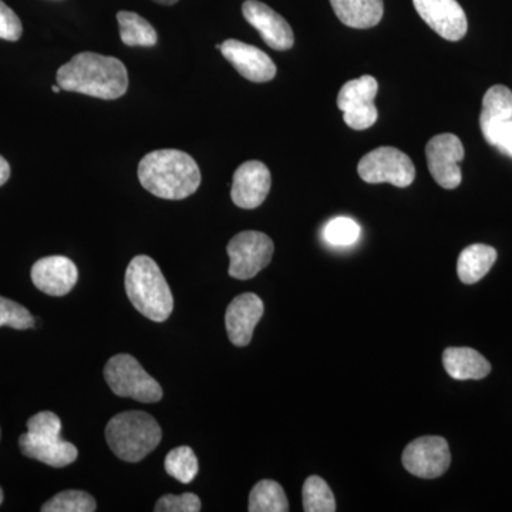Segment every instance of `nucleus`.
I'll list each match as a JSON object with an SVG mask.
<instances>
[{
    "mask_svg": "<svg viewBox=\"0 0 512 512\" xmlns=\"http://www.w3.org/2000/svg\"><path fill=\"white\" fill-rule=\"evenodd\" d=\"M96 500L89 493L67 490L56 494L42 507L43 512H93L96 511Z\"/></svg>",
    "mask_w": 512,
    "mask_h": 512,
    "instance_id": "a878e982",
    "label": "nucleus"
},
{
    "mask_svg": "<svg viewBox=\"0 0 512 512\" xmlns=\"http://www.w3.org/2000/svg\"><path fill=\"white\" fill-rule=\"evenodd\" d=\"M2 326L18 330L30 329L35 326V319L25 306L0 296V328Z\"/></svg>",
    "mask_w": 512,
    "mask_h": 512,
    "instance_id": "cd10ccee",
    "label": "nucleus"
},
{
    "mask_svg": "<svg viewBox=\"0 0 512 512\" xmlns=\"http://www.w3.org/2000/svg\"><path fill=\"white\" fill-rule=\"evenodd\" d=\"M272 178L261 161H247L239 165L232 181L231 198L242 210L261 207L271 191Z\"/></svg>",
    "mask_w": 512,
    "mask_h": 512,
    "instance_id": "f8f14e48",
    "label": "nucleus"
},
{
    "mask_svg": "<svg viewBox=\"0 0 512 512\" xmlns=\"http://www.w3.org/2000/svg\"><path fill=\"white\" fill-rule=\"evenodd\" d=\"M490 146L497 147L503 154L512 158V120L505 121L491 137Z\"/></svg>",
    "mask_w": 512,
    "mask_h": 512,
    "instance_id": "2f4dec72",
    "label": "nucleus"
},
{
    "mask_svg": "<svg viewBox=\"0 0 512 512\" xmlns=\"http://www.w3.org/2000/svg\"><path fill=\"white\" fill-rule=\"evenodd\" d=\"M248 511L288 512L289 503L284 488L276 481H259L249 494Z\"/></svg>",
    "mask_w": 512,
    "mask_h": 512,
    "instance_id": "5701e85b",
    "label": "nucleus"
},
{
    "mask_svg": "<svg viewBox=\"0 0 512 512\" xmlns=\"http://www.w3.org/2000/svg\"><path fill=\"white\" fill-rule=\"evenodd\" d=\"M357 173L367 184L389 183L406 188L416 178L413 161L394 147H379L370 151L357 165Z\"/></svg>",
    "mask_w": 512,
    "mask_h": 512,
    "instance_id": "0eeeda50",
    "label": "nucleus"
},
{
    "mask_svg": "<svg viewBox=\"0 0 512 512\" xmlns=\"http://www.w3.org/2000/svg\"><path fill=\"white\" fill-rule=\"evenodd\" d=\"M154 2L160 3V5L171 6L175 5V3L178 2V0H154Z\"/></svg>",
    "mask_w": 512,
    "mask_h": 512,
    "instance_id": "72a5a7b5",
    "label": "nucleus"
},
{
    "mask_svg": "<svg viewBox=\"0 0 512 512\" xmlns=\"http://www.w3.org/2000/svg\"><path fill=\"white\" fill-rule=\"evenodd\" d=\"M3 503V491L2 488H0V504Z\"/></svg>",
    "mask_w": 512,
    "mask_h": 512,
    "instance_id": "c9c22d12",
    "label": "nucleus"
},
{
    "mask_svg": "<svg viewBox=\"0 0 512 512\" xmlns=\"http://www.w3.org/2000/svg\"><path fill=\"white\" fill-rule=\"evenodd\" d=\"M138 180L158 198L185 200L200 188L201 171L184 151L156 150L140 161Z\"/></svg>",
    "mask_w": 512,
    "mask_h": 512,
    "instance_id": "f03ea898",
    "label": "nucleus"
},
{
    "mask_svg": "<svg viewBox=\"0 0 512 512\" xmlns=\"http://www.w3.org/2000/svg\"><path fill=\"white\" fill-rule=\"evenodd\" d=\"M427 165L431 177L444 190H454L463 180L460 163L464 158V147L454 134H440L431 138L426 146Z\"/></svg>",
    "mask_w": 512,
    "mask_h": 512,
    "instance_id": "9d476101",
    "label": "nucleus"
},
{
    "mask_svg": "<svg viewBox=\"0 0 512 512\" xmlns=\"http://www.w3.org/2000/svg\"><path fill=\"white\" fill-rule=\"evenodd\" d=\"M165 471L181 484H190L198 474V458L192 448L181 446L174 448L165 457Z\"/></svg>",
    "mask_w": 512,
    "mask_h": 512,
    "instance_id": "393cba45",
    "label": "nucleus"
},
{
    "mask_svg": "<svg viewBox=\"0 0 512 512\" xmlns=\"http://www.w3.org/2000/svg\"><path fill=\"white\" fill-rule=\"evenodd\" d=\"M104 379L117 396L131 397L141 403H157L163 399L160 383L148 375L136 357L124 353L111 357L104 367Z\"/></svg>",
    "mask_w": 512,
    "mask_h": 512,
    "instance_id": "39448f33",
    "label": "nucleus"
},
{
    "mask_svg": "<svg viewBox=\"0 0 512 512\" xmlns=\"http://www.w3.org/2000/svg\"><path fill=\"white\" fill-rule=\"evenodd\" d=\"M242 13L249 25L254 26L266 45L275 50H289L295 43V36L289 23L274 9L259 0H247Z\"/></svg>",
    "mask_w": 512,
    "mask_h": 512,
    "instance_id": "4468645a",
    "label": "nucleus"
},
{
    "mask_svg": "<svg viewBox=\"0 0 512 512\" xmlns=\"http://www.w3.org/2000/svg\"><path fill=\"white\" fill-rule=\"evenodd\" d=\"M28 431L37 437H60L62 421L52 412H40L30 417Z\"/></svg>",
    "mask_w": 512,
    "mask_h": 512,
    "instance_id": "c756f323",
    "label": "nucleus"
},
{
    "mask_svg": "<svg viewBox=\"0 0 512 512\" xmlns=\"http://www.w3.org/2000/svg\"><path fill=\"white\" fill-rule=\"evenodd\" d=\"M444 369L456 380H480L490 375L491 365L477 350L448 348L443 353Z\"/></svg>",
    "mask_w": 512,
    "mask_h": 512,
    "instance_id": "6ab92c4d",
    "label": "nucleus"
},
{
    "mask_svg": "<svg viewBox=\"0 0 512 512\" xmlns=\"http://www.w3.org/2000/svg\"><path fill=\"white\" fill-rule=\"evenodd\" d=\"M303 510L306 512H335V495L322 477L312 476L303 484Z\"/></svg>",
    "mask_w": 512,
    "mask_h": 512,
    "instance_id": "b1692460",
    "label": "nucleus"
},
{
    "mask_svg": "<svg viewBox=\"0 0 512 512\" xmlns=\"http://www.w3.org/2000/svg\"><path fill=\"white\" fill-rule=\"evenodd\" d=\"M154 511L157 512H198L201 511V500L198 495L185 493L181 495L167 494L157 501Z\"/></svg>",
    "mask_w": 512,
    "mask_h": 512,
    "instance_id": "c85d7f7f",
    "label": "nucleus"
},
{
    "mask_svg": "<svg viewBox=\"0 0 512 512\" xmlns=\"http://www.w3.org/2000/svg\"><path fill=\"white\" fill-rule=\"evenodd\" d=\"M414 8L437 35L458 42L467 35L466 12L457 0H413Z\"/></svg>",
    "mask_w": 512,
    "mask_h": 512,
    "instance_id": "9b49d317",
    "label": "nucleus"
},
{
    "mask_svg": "<svg viewBox=\"0 0 512 512\" xmlns=\"http://www.w3.org/2000/svg\"><path fill=\"white\" fill-rule=\"evenodd\" d=\"M117 20H119L121 42L124 45L131 47H151L157 45L158 35L156 29L146 19L137 15V13L123 10V12L117 13Z\"/></svg>",
    "mask_w": 512,
    "mask_h": 512,
    "instance_id": "4be33fe9",
    "label": "nucleus"
},
{
    "mask_svg": "<svg viewBox=\"0 0 512 512\" xmlns=\"http://www.w3.org/2000/svg\"><path fill=\"white\" fill-rule=\"evenodd\" d=\"M508 120H512V92L508 87L497 84L488 89L483 99L480 127L485 141L490 143L494 131Z\"/></svg>",
    "mask_w": 512,
    "mask_h": 512,
    "instance_id": "aec40b11",
    "label": "nucleus"
},
{
    "mask_svg": "<svg viewBox=\"0 0 512 512\" xmlns=\"http://www.w3.org/2000/svg\"><path fill=\"white\" fill-rule=\"evenodd\" d=\"M330 5L348 28H375L383 19V0H330Z\"/></svg>",
    "mask_w": 512,
    "mask_h": 512,
    "instance_id": "a211bd4d",
    "label": "nucleus"
},
{
    "mask_svg": "<svg viewBox=\"0 0 512 512\" xmlns=\"http://www.w3.org/2000/svg\"><path fill=\"white\" fill-rule=\"evenodd\" d=\"M221 53L241 76L254 83L271 82L276 76L274 60L258 47L247 45L239 40H225Z\"/></svg>",
    "mask_w": 512,
    "mask_h": 512,
    "instance_id": "2eb2a0df",
    "label": "nucleus"
},
{
    "mask_svg": "<svg viewBox=\"0 0 512 512\" xmlns=\"http://www.w3.org/2000/svg\"><path fill=\"white\" fill-rule=\"evenodd\" d=\"M126 292L141 315L153 322H165L174 309V298L160 266L147 255L131 259L126 272Z\"/></svg>",
    "mask_w": 512,
    "mask_h": 512,
    "instance_id": "7ed1b4c3",
    "label": "nucleus"
},
{
    "mask_svg": "<svg viewBox=\"0 0 512 512\" xmlns=\"http://www.w3.org/2000/svg\"><path fill=\"white\" fill-rule=\"evenodd\" d=\"M262 315L264 302L255 293H242L229 303L225 312V328L232 345L238 348L248 346Z\"/></svg>",
    "mask_w": 512,
    "mask_h": 512,
    "instance_id": "ddd939ff",
    "label": "nucleus"
},
{
    "mask_svg": "<svg viewBox=\"0 0 512 512\" xmlns=\"http://www.w3.org/2000/svg\"><path fill=\"white\" fill-rule=\"evenodd\" d=\"M274 251V242L264 232H239L227 247L229 276L239 281L255 278L272 261Z\"/></svg>",
    "mask_w": 512,
    "mask_h": 512,
    "instance_id": "423d86ee",
    "label": "nucleus"
},
{
    "mask_svg": "<svg viewBox=\"0 0 512 512\" xmlns=\"http://www.w3.org/2000/svg\"><path fill=\"white\" fill-rule=\"evenodd\" d=\"M10 178V165L8 161L5 160L2 156H0V187L8 183Z\"/></svg>",
    "mask_w": 512,
    "mask_h": 512,
    "instance_id": "473e14b6",
    "label": "nucleus"
},
{
    "mask_svg": "<svg viewBox=\"0 0 512 512\" xmlns=\"http://www.w3.org/2000/svg\"><path fill=\"white\" fill-rule=\"evenodd\" d=\"M22 33L23 26L19 16L0 0V39L18 42Z\"/></svg>",
    "mask_w": 512,
    "mask_h": 512,
    "instance_id": "7c9ffc66",
    "label": "nucleus"
},
{
    "mask_svg": "<svg viewBox=\"0 0 512 512\" xmlns=\"http://www.w3.org/2000/svg\"><path fill=\"white\" fill-rule=\"evenodd\" d=\"M495 261H497V251L490 245H470L458 256V278L463 284H477L490 272Z\"/></svg>",
    "mask_w": 512,
    "mask_h": 512,
    "instance_id": "412c9836",
    "label": "nucleus"
},
{
    "mask_svg": "<svg viewBox=\"0 0 512 512\" xmlns=\"http://www.w3.org/2000/svg\"><path fill=\"white\" fill-rule=\"evenodd\" d=\"M377 92L379 83L369 74L349 80L340 89L338 107L343 113V120L350 128L362 131L376 124L379 119V111L375 106Z\"/></svg>",
    "mask_w": 512,
    "mask_h": 512,
    "instance_id": "6e6552de",
    "label": "nucleus"
},
{
    "mask_svg": "<svg viewBox=\"0 0 512 512\" xmlns=\"http://www.w3.org/2000/svg\"><path fill=\"white\" fill-rule=\"evenodd\" d=\"M402 460L404 468L413 476L433 480L443 476L450 467V448L443 437L424 436L404 448Z\"/></svg>",
    "mask_w": 512,
    "mask_h": 512,
    "instance_id": "1a4fd4ad",
    "label": "nucleus"
},
{
    "mask_svg": "<svg viewBox=\"0 0 512 512\" xmlns=\"http://www.w3.org/2000/svg\"><path fill=\"white\" fill-rule=\"evenodd\" d=\"M79 279V269L67 256H46L32 268V281L46 295H67Z\"/></svg>",
    "mask_w": 512,
    "mask_h": 512,
    "instance_id": "dca6fc26",
    "label": "nucleus"
},
{
    "mask_svg": "<svg viewBox=\"0 0 512 512\" xmlns=\"http://www.w3.org/2000/svg\"><path fill=\"white\" fill-rule=\"evenodd\" d=\"M323 237L333 247H349L360 237V227L350 218L339 217L329 221L323 229Z\"/></svg>",
    "mask_w": 512,
    "mask_h": 512,
    "instance_id": "bb28decb",
    "label": "nucleus"
},
{
    "mask_svg": "<svg viewBox=\"0 0 512 512\" xmlns=\"http://www.w3.org/2000/svg\"><path fill=\"white\" fill-rule=\"evenodd\" d=\"M160 424L146 412L117 414L106 427V440L114 454L127 463H140L161 443Z\"/></svg>",
    "mask_w": 512,
    "mask_h": 512,
    "instance_id": "20e7f679",
    "label": "nucleus"
},
{
    "mask_svg": "<svg viewBox=\"0 0 512 512\" xmlns=\"http://www.w3.org/2000/svg\"><path fill=\"white\" fill-rule=\"evenodd\" d=\"M19 447L26 457L55 468L70 466L79 457L76 446L62 437H37L29 431L19 437Z\"/></svg>",
    "mask_w": 512,
    "mask_h": 512,
    "instance_id": "f3484780",
    "label": "nucleus"
},
{
    "mask_svg": "<svg viewBox=\"0 0 512 512\" xmlns=\"http://www.w3.org/2000/svg\"><path fill=\"white\" fill-rule=\"evenodd\" d=\"M57 84L66 92L116 100L127 93L128 74L116 57L84 52L57 70Z\"/></svg>",
    "mask_w": 512,
    "mask_h": 512,
    "instance_id": "f257e3e1",
    "label": "nucleus"
},
{
    "mask_svg": "<svg viewBox=\"0 0 512 512\" xmlns=\"http://www.w3.org/2000/svg\"><path fill=\"white\" fill-rule=\"evenodd\" d=\"M53 92L60 93L62 92V87L59 86V84H56V86L52 87Z\"/></svg>",
    "mask_w": 512,
    "mask_h": 512,
    "instance_id": "f704fd0d",
    "label": "nucleus"
}]
</instances>
